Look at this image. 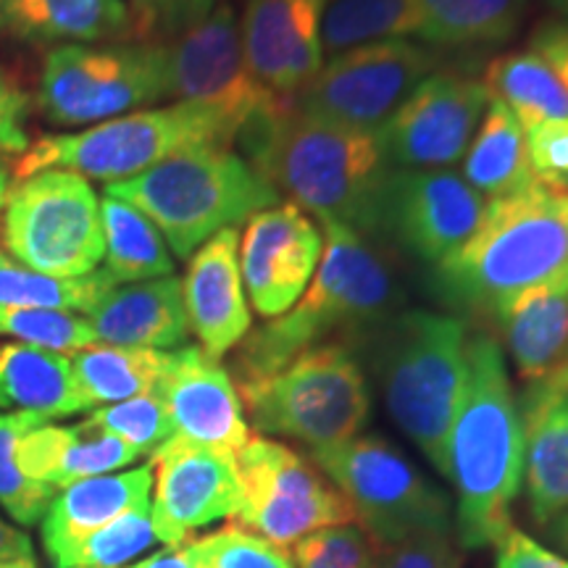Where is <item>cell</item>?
Masks as SVG:
<instances>
[{
    "mask_svg": "<svg viewBox=\"0 0 568 568\" xmlns=\"http://www.w3.org/2000/svg\"><path fill=\"white\" fill-rule=\"evenodd\" d=\"M69 361L77 389L92 410L155 393L169 353L95 343L69 355Z\"/></svg>",
    "mask_w": 568,
    "mask_h": 568,
    "instance_id": "cell-32",
    "label": "cell"
},
{
    "mask_svg": "<svg viewBox=\"0 0 568 568\" xmlns=\"http://www.w3.org/2000/svg\"><path fill=\"white\" fill-rule=\"evenodd\" d=\"M460 176L485 201L506 197L531 180L524 130L506 105L489 101L485 116L460 159Z\"/></svg>",
    "mask_w": 568,
    "mask_h": 568,
    "instance_id": "cell-29",
    "label": "cell"
},
{
    "mask_svg": "<svg viewBox=\"0 0 568 568\" xmlns=\"http://www.w3.org/2000/svg\"><path fill=\"white\" fill-rule=\"evenodd\" d=\"M151 464L130 468V471L90 477L59 489L48 506V514L42 516L40 535L45 556L55 560L92 531L109 527L119 516L151 506Z\"/></svg>",
    "mask_w": 568,
    "mask_h": 568,
    "instance_id": "cell-25",
    "label": "cell"
},
{
    "mask_svg": "<svg viewBox=\"0 0 568 568\" xmlns=\"http://www.w3.org/2000/svg\"><path fill=\"white\" fill-rule=\"evenodd\" d=\"M169 98L166 59L159 42L55 45L45 55L38 103L48 122L95 126L153 109Z\"/></svg>",
    "mask_w": 568,
    "mask_h": 568,
    "instance_id": "cell-11",
    "label": "cell"
},
{
    "mask_svg": "<svg viewBox=\"0 0 568 568\" xmlns=\"http://www.w3.org/2000/svg\"><path fill=\"white\" fill-rule=\"evenodd\" d=\"M84 422L92 429L122 439L124 445L134 447L140 456H153L169 437H174L172 418H169L166 406L155 393L95 408Z\"/></svg>",
    "mask_w": 568,
    "mask_h": 568,
    "instance_id": "cell-39",
    "label": "cell"
},
{
    "mask_svg": "<svg viewBox=\"0 0 568 568\" xmlns=\"http://www.w3.org/2000/svg\"><path fill=\"white\" fill-rule=\"evenodd\" d=\"M468 329L437 311H400L374 326L372 368L397 429L445 477L447 437L468 374Z\"/></svg>",
    "mask_w": 568,
    "mask_h": 568,
    "instance_id": "cell-5",
    "label": "cell"
},
{
    "mask_svg": "<svg viewBox=\"0 0 568 568\" xmlns=\"http://www.w3.org/2000/svg\"><path fill=\"white\" fill-rule=\"evenodd\" d=\"M326 0H245L240 11L243 51L255 82L284 103L324 67L322 17Z\"/></svg>",
    "mask_w": 568,
    "mask_h": 568,
    "instance_id": "cell-19",
    "label": "cell"
},
{
    "mask_svg": "<svg viewBox=\"0 0 568 568\" xmlns=\"http://www.w3.org/2000/svg\"><path fill=\"white\" fill-rule=\"evenodd\" d=\"M322 251V226L301 205L284 201L253 213L240 234V274L255 314H287L308 287Z\"/></svg>",
    "mask_w": 568,
    "mask_h": 568,
    "instance_id": "cell-18",
    "label": "cell"
},
{
    "mask_svg": "<svg viewBox=\"0 0 568 568\" xmlns=\"http://www.w3.org/2000/svg\"><path fill=\"white\" fill-rule=\"evenodd\" d=\"M548 3L560 13V17L568 21V0H548Z\"/></svg>",
    "mask_w": 568,
    "mask_h": 568,
    "instance_id": "cell-54",
    "label": "cell"
},
{
    "mask_svg": "<svg viewBox=\"0 0 568 568\" xmlns=\"http://www.w3.org/2000/svg\"><path fill=\"white\" fill-rule=\"evenodd\" d=\"M126 568H195V564L182 542V545H166L163 550L153 552V556H148L145 560H138V564Z\"/></svg>",
    "mask_w": 568,
    "mask_h": 568,
    "instance_id": "cell-49",
    "label": "cell"
},
{
    "mask_svg": "<svg viewBox=\"0 0 568 568\" xmlns=\"http://www.w3.org/2000/svg\"><path fill=\"white\" fill-rule=\"evenodd\" d=\"M466 548L497 545L524 481V426L506 355L495 337L468 339V374L447 437V471Z\"/></svg>",
    "mask_w": 568,
    "mask_h": 568,
    "instance_id": "cell-2",
    "label": "cell"
},
{
    "mask_svg": "<svg viewBox=\"0 0 568 568\" xmlns=\"http://www.w3.org/2000/svg\"><path fill=\"white\" fill-rule=\"evenodd\" d=\"M159 45L166 59L169 98L216 105L240 126L293 105L261 88L247 69L240 11L232 0H216Z\"/></svg>",
    "mask_w": 568,
    "mask_h": 568,
    "instance_id": "cell-13",
    "label": "cell"
},
{
    "mask_svg": "<svg viewBox=\"0 0 568 568\" xmlns=\"http://www.w3.org/2000/svg\"><path fill=\"white\" fill-rule=\"evenodd\" d=\"M84 316L101 345L169 353L187 343L190 335L182 280L174 274L116 284Z\"/></svg>",
    "mask_w": 568,
    "mask_h": 568,
    "instance_id": "cell-22",
    "label": "cell"
},
{
    "mask_svg": "<svg viewBox=\"0 0 568 568\" xmlns=\"http://www.w3.org/2000/svg\"><path fill=\"white\" fill-rule=\"evenodd\" d=\"M527 48L550 63V69L556 71L568 92V21L545 19L542 24L535 27Z\"/></svg>",
    "mask_w": 568,
    "mask_h": 568,
    "instance_id": "cell-47",
    "label": "cell"
},
{
    "mask_svg": "<svg viewBox=\"0 0 568 568\" xmlns=\"http://www.w3.org/2000/svg\"><path fill=\"white\" fill-rule=\"evenodd\" d=\"M374 568H460V558L453 535H426L379 548Z\"/></svg>",
    "mask_w": 568,
    "mask_h": 568,
    "instance_id": "cell-44",
    "label": "cell"
},
{
    "mask_svg": "<svg viewBox=\"0 0 568 568\" xmlns=\"http://www.w3.org/2000/svg\"><path fill=\"white\" fill-rule=\"evenodd\" d=\"M432 268L445 301L485 314L518 290L568 274V190L529 182L487 201L471 237Z\"/></svg>",
    "mask_w": 568,
    "mask_h": 568,
    "instance_id": "cell-4",
    "label": "cell"
},
{
    "mask_svg": "<svg viewBox=\"0 0 568 568\" xmlns=\"http://www.w3.org/2000/svg\"><path fill=\"white\" fill-rule=\"evenodd\" d=\"M132 17L134 42H163L190 24L216 0H124Z\"/></svg>",
    "mask_w": 568,
    "mask_h": 568,
    "instance_id": "cell-43",
    "label": "cell"
},
{
    "mask_svg": "<svg viewBox=\"0 0 568 568\" xmlns=\"http://www.w3.org/2000/svg\"><path fill=\"white\" fill-rule=\"evenodd\" d=\"M251 166L290 203L368 237L374 201L389 163L376 130H358L282 105L253 119L237 138Z\"/></svg>",
    "mask_w": 568,
    "mask_h": 568,
    "instance_id": "cell-1",
    "label": "cell"
},
{
    "mask_svg": "<svg viewBox=\"0 0 568 568\" xmlns=\"http://www.w3.org/2000/svg\"><path fill=\"white\" fill-rule=\"evenodd\" d=\"M155 539L182 545L197 529L232 518L240 506V477L234 456L169 437L151 456Z\"/></svg>",
    "mask_w": 568,
    "mask_h": 568,
    "instance_id": "cell-17",
    "label": "cell"
},
{
    "mask_svg": "<svg viewBox=\"0 0 568 568\" xmlns=\"http://www.w3.org/2000/svg\"><path fill=\"white\" fill-rule=\"evenodd\" d=\"M531 180L568 190V119H550L524 130Z\"/></svg>",
    "mask_w": 568,
    "mask_h": 568,
    "instance_id": "cell-42",
    "label": "cell"
},
{
    "mask_svg": "<svg viewBox=\"0 0 568 568\" xmlns=\"http://www.w3.org/2000/svg\"><path fill=\"white\" fill-rule=\"evenodd\" d=\"M493 98L485 82L453 69H437L376 126L389 169H453Z\"/></svg>",
    "mask_w": 568,
    "mask_h": 568,
    "instance_id": "cell-16",
    "label": "cell"
},
{
    "mask_svg": "<svg viewBox=\"0 0 568 568\" xmlns=\"http://www.w3.org/2000/svg\"><path fill=\"white\" fill-rule=\"evenodd\" d=\"M145 213L176 258H190L213 234L280 203V195L234 148H195L130 180L105 184Z\"/></svg>",
    "mask_w": 568,
    "mask_h": 568,
    "instance_id": "cell-6",
    "label": "cell"
},
{
    "mask_svg": "<svg viewBox=\"0 0 568 568\" xmlns=\"http://www.w3.org/2000/svg\"><path fill=\"white\" fill-rule=\"evenodd\" d=\"M27 95L11 77L0 67V151L3 153H24L30 148V134H27Z\"/></svg>",
    "mask_w": 568,
    "mask_h": 568,
    "instance_id": "cell-45",
    "label": "cell"
},
{
    "mask_svg": "<svg viewBox=\"0 0 568 568\" xmlns=\"http://www.w3.org/2000/svg\"><path fill=\"white\" fill-rule=\"evenodd\" d=\"M443 69V53L414 40H379L324 61L295 105L326 122L376 130L408 92Z\"/></svg>",
    "mask_w": 568,
    "mask_h": 568,
    "instance_id": "cell-14",
    "label": "cell"
},
{
    "mask_svg": "<svg viewBox=\"0 0 568 568\" xmlns=\"http://www.w3.org/2000/svg\"><path fill=\"white\" fill-rule=\"evenodd\" d=\"M418 0H326L322 17L324 53L379 40L422 38Z\"/></svg>",
    "mask_w": 568,
    "mask_h": 568,
    "instance_id": "cell-34",
    "label": "cell"
},
{
    "mask_svg": "<svg viewBox=\"0 0 568 568\" xmlns=\"http://www.w3.org/2000/svg\"><path fill=\"white\" fill-rule=\"evenodd\" d=\"M153 542L151 506H142L119 516L109 527L92 531L51 564L53 568H126L134 558L151 550Z\"/></svg>",
    "mask_w": 568,
    "mask_h": 568,
    "instance_id": "cell-37",
    "label": "cell"
},
{
    "mask_svg": "<svg viewBox=\"0 0 568 568\" xmlns=\"http://www.w3.org/2000/svg\"><path fill=\"white\" fill-rule=\"evenodd\" d=\"M524 481L529 514L550 527L568 514V389L527 385L521 406Z\"/></svg>",
    "mask_w": 568,
    "mask_h": 568,
    "instance_id": "cell-23",
    "label": "cell"
},
{
    "mask_svg": "<svg viewBox=\"0 0 568 568\" xmlns=\"http://www.w3.org/2000/svg\"><path fill=\"white\" fill-rule=\"evenodd\" d=\"M422 38L437 51L508 42L527 17L529 0H418Z\"/></svg>",
    "mask_w": 568,
    "mask_h": 568,
    "instance_id": "cell-31",
    "label": "cell"
},
{
    "mask_svg": "<svg viewBox=\"0 0 568 568\" xmlns=\"http://www.w3.org/2000/svg\"><path fill=\"white\" fill-rule=\"evenodd\" d=\"M11 176H9V166H6L3 161H0V213H3V205H6V197H9V190H11Z\"/></svg>",
    "mask_w": 568,
    "mask_h": 568,
    "instance_id": "cell-52",
    "label": "cell"
},
{
    "mask_svg": "<svg viewBox=\"0 0 568 568\" xmlns=\"http://www.w3.org/2000/svg\"><path fill=\"white\" fill-rule=\"evenodd\" d=\"M240 506L232 524L290 550L297 539L355 516L343 493L314 460L268 437H251L234 456Z\"/></svg>",
    "mask_w": 568,
    "mask_h": 568,
    "instance_id": "cell-12",
    "label": "cell"
},
{
    "mask_svg": "<svg viewBox=\"0 0 568 568\" xmlns=\"http://www.w3.org/2000/svg\"><path fill=\"white\" fill-rule=\"evenodd\" d=\"M487 201L453 169H389L374 201L368 240L382 237L437 266L471 237Z\"/></svg>",
    "mask_w": 568,
    "mask_h": 568,
    "instance_id": "cell-15",
    "label": "cell"
},
{
    "mask_svg": "<svg viewBox=\"0 0 568 568\" xmlns=\"http://www.w3.org/2000/svg\"><path fill=\"white\" fill-rule=\"evenodd\" d=\"M311 460L343 493L376 548L426 535H453L447 495L387 439L358 435L343 445L311 450Z\"/></svg>",
    "mask_w": 568,
    "mask_h": 568,
    "instance_id": "cell-9",
    "label": "cell"
},
{
    "mask_svg": "<svg viewBox=\"0 0 568 568\" xmlns=\"http://www.w3.org/2000/svg\"><path fill=\"white\" fill-rule=\"evenodd\" d=\"M495 568H568V558L548 550L514 527L495 545Z\"/></svg>",
    "mask_w": 568,
    "mask_h": 568,
    "instance_id": "cell-46",
    "label": "cell"
},
{
    "mask_svg": "<svg viewBox=\"0 0 568 568\" xmlns=\"http://www.w3.org/2000/svg\"><path fill=\"white\" fill-rule=\"evenodd\" d=\"M155 395L172 418L174 437L230 456H237L240 447L251 439L232 374L201 345L169 351Z\"/></svg>",
    "mask_w": 568,
    "mask_h": 568,
    "instance_id": "cell-20",
    "label": "cell"
},
{
    "mask_svg": "<svg viewBox=\"0 0 568 568\" xmlns=\"http://www.w3.org/2000/svg\"><path fill=\"white\" fill-rule=\"evenodd\" d=\"M295 568H374L376 545L358 524H335L293 545Z\"/></svg>",
    "mask_w": 568,
    "mask_h": 568,
    "instance_id": "cell-41",
    "label": "cell"
},
{
    "mask_svg": "<svg viewBox=\"0 0 568 568\" xmlns=\"http://www.w3.org/2000/svg\"><path fill=\"white\" fill-rule=\"evenodd\" d=\"M0 337L61 355L98 343L88 316L59 308H0Z\"/></svg>",
    "mask_w": 568,
    "mask_h": 568,
    "instance_id": "cell-38",
    "label": "cell"
},
{
    "mask_svg": "<svg viewBox=\"0 0 568 568\" xmlns=\"http://www.w3.org/2000/svg\"><path fill=\"white\" fill-rule=\"evenodd\" d=\"M103 272L113 284H134L174 274V258L166 240L145 213L122 197H101Z\"/></svg>",
    "mask_w": 568,
    "mask_h": 568,
    "instance_id": "cell-30",
    "label": "cell"
},
{
    "mask_svg": "<svg viewBox=\"0 0 568 568\" xmlns=\"http://www.w3.org/2000/svg\"><path fill=\"white\" fill-rule=\"evenodd\" d=\"M182 280L190 332L213 358L234 351L253 329L243 274H240V232L230 226L190 255Z\"/></svg>",
    "mask_w": 568,
    "mask_h": 568,
    "instance_id": "cell-21",
    "label": "cell"
},
{
    "mask_svg": "<svg viewBox=\"0 0 568 568\" xmlns=\"http://www.w3.org/2000/svg\"><path fill=\"white\" fill-rule=\"evenodd\" d=\"M45 422L32 416L0 414V508L9 514L17 524L34 527L48 514V506L59 489L42 485L24 477L19 468L17 447L27 432Z\"/></svg>",
    "mask_w": 568,
    "mask_h": 568,
    "instance_id": "cell-36",
    "label": "cell"
},
{
    "mask_svg": "<svg viewBox=\"0 0 568 568\" xmlns=\"http://www.w3.org/2000/svg\"><path fill=\"white\" fill-rule=\"evenodd\" d=\"M550 535L556 537V542L568 552V514L560 516L558 521H552V531H550Z\"/></svg>",
    "mask_w": 568,
    "mask_h": 568,
    "instance_id": "cell-51",
    "label": "cell"
},
{
    "mask_svg": "<svg viewBox=\"0 0 568 568\" xmlns=\"http://www.w3.org/2000/svg\"><path fill=\"white\" fill-rule=\"evenodd\" d=\"M324 251L305 293L287 314L268 318L237 345L234 379L274 372L308 347L337 343L393 316L397 284L393 266L372 240L353 226L324 219Z\"/></svg>",
    "mask_w": 568,
    "mask_h": 568,
    "instance_id": "cell-3",
    "label": "cell"
},
{
    "mask_svg": "<svg viewBox=\"0 0 568 568\" xmlns=\"http://www.w3.org/2000/svg\"><path fill=\"white\" fill-rule=\"evenodd\" d=\"M90 410L77 389L69 355L24 343H0V414L53 418Z\"/></svg>",
    "mask_w": 568,
    "mask_h": 568,
    "instance_id": "cell-28",
    "label": "cell"
},
{
    "mask_svg": "<svg viewBox=\"0 0 568 568\" xmlns=\"http://www.w3.org/2000/svg\"><path fill=\"white\" fill-rule=\"evenodd\" d=\"M0 568H38L34 560H0Z\"/></svg>",
    "mask_w": 568,
    "mask_h": 568,
    "instance_id": "cell-53",
    "label": "cell"
},
{
    "mask_svg": "<svg viewBox=\"0 0 568 568\" xmlns=\"http://www.w3.org/2000/svg\"><path fill=\"white\" fill-rule=\"evenodd\" d=\"M240 126L216 105L182 103L142 109L71 134H48L17 161V180L63 169L105 184L130 180L195 148H234Z\"/></svg>",
    "mask_w": 568,
    "mask_h": 568,
    "instance_id": "cell-7",
    "label": "cell"
},
{
    "mask_svg": "<svg viewBox=\"0 0 568 568\" xmlns=\"http://www.w3.org/2000/svg\"><path fill=\"white\" fill-rule=\"evenodd\" d=\"M542 382H548L550 387H558V389H568V347L564 353V358H560V364L552 368V372L545 376Z\"/></svg>",
    "mask_w": 568,
    "mask_h": 568,
    "instance_id": "cell-50",
    "label": "cell"
},
{
    "mask_svg": "<svg viewBox=\"0 0 568 568\" xmlns=\"http://www.w3.org/2000/svg\"><path fill=\"white\" fill-rule=\"evenodd\" d=\"M195 568H295L287 552L237 524L184 542Z\"/></svg>",
    "mask_w": 568,
    "mask_h": 568,
    "instance_id": "cell-40",
    "label": "cell"
},
{
    "mask_svg": "<svg viewBox=\"0 0 568 568\" xmlns=\"http://www.w3.org/2000/svg\"><path fill=\"white\" fill-rule=\"evenodd\" d=\"M111 287L116 284L103 268L80 280H59L32 272L0 251V308H59L84 316Z\"/></svg>",
    "mask_w": 568,
    "mask_h": 568,
    "instance_id": "cell-35",
    "label": "cell"
},
{
    "mask_svg": "<svg viewBox=\"0 0 568 568\" xmlns=\"http://www.w3.org/2000/svg\"><path fill=\"white\" fill-rule=\"evenodd\" d=\"M500 326L518 376L542 382L568 347V274L503 297L489 314Z\"/></svg>",
    "mask_w": 568,
    "mask_h": 568,
    "instance_id": "cell-24",
    "label": "cell"
},
{
    "mask_svg": "<svg viewBox=\"0 0 568 568\" xmlns=\"http://www.w3.org/2000/svg\"><path fill=\"white\" fill-rule=\"evenodd\" d=\"M0 232L13 261L59 280H80L103 261L101 197L84 176L63 169L17 180L0 213Z\"/></svg>",
    "mask_w": 568,
    "mask_h": 568,
    "instance_id": "cell-10",
    "label": "cell"
},
{
    "mask_svg": "<svg viewBox=\"0 0 568 568\" xmlns=\"http://www.w3.org/2000/svg\"><path fill=\"white\" fill-rule=\"evenodd\" d=\"M234 387L247 426L261 435L297 439L311 450L358 437L372 414L366 376L339 339L308 347L274 372L237 379Z\"/></svg>",
    "mask_w": 568,
    "mask_h": 568,
    "instance_id": "cell-8",
    "label": "cell"
},
{
    "mask_svg": "<svg viewBox=\"0 0 568 568\" xmlns=\"http://www.w3.org/2000/svg\"><path fill=\"white\" fill-rule=\"evenodd\" d=\"M142 458L122 439L92 429L88 422L61 426L40 424L21 437L17 447L19 468L24 477L63 489L74 481L103 477Z\"/></svg>",
    "mask_w": 568,
    "mask_h": 568,
    "instance_id": "cell-27",
    "label": "cell"
},
{
    "mask_svg": "<svg viewBox=\"0 0 568 568\" xmlns=\"http://www.w3.org/2000/svg\"><path fill=\"white\" fill-rule=\"evenodd\" d=\"M0 32L34 45L134 42L124 0H0Z\"/></svg>",
    "mask_w": 568,
    "mask_h": 568,
    "instance_id": "cell-26",
    "label": "cell"
},
{
    "mask_svg": "<svg viewBox=\"0 0 568 568\" xmlns=\"http://www.w3.org/2000/svg\"><path fill=\"white\" fill-rule=\"evenodd\" d=\"M489 98L514 113L521 130L550 119H568V92L550 63L535 51H510L487 63L481 77Z\"/></svg>",
    "mask_w": 568,
    "mask_h": 568,
    "instance_id": "cell-33",
    "label": "cell"
},
{
    "mask_svg": "<svg viewBox=\"0 0 568 568\" xmlns=\"http://www.w3.org/2000/svg\"><path fill=\"white\" fill-rule=\"evenodd\" d=\"M0 560H34L32 539L0 518Z\"/></svg>",
    "mask_w": 568,
    "mask_h": 568,
    "instance_id": "cell-48",
    "label": "cell"
}]
</instances>
